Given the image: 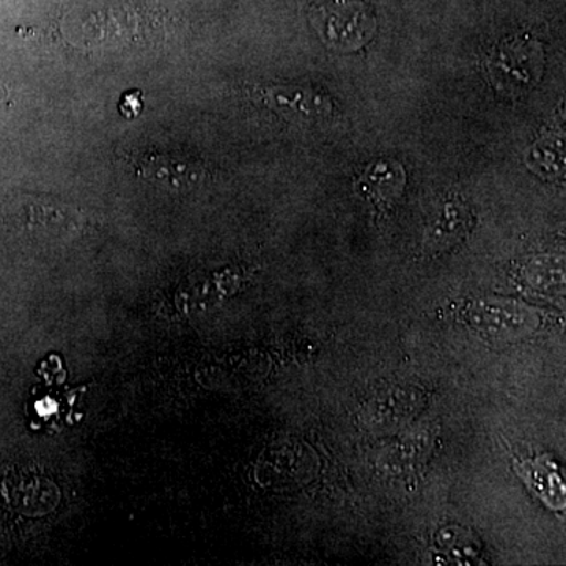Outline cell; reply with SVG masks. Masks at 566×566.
Instances as JSON below:
<instances>
[{"mask_svg": "<svg viewBox=\"0 0 566 566\" xmlns=\"http://www.w3.org/2000/svg\"><path fill=\"white\" fill-rule=\"evenodd\" d=\"M311 21L319 39L337 51L360 50L376 31L374 13L357 0H316Z\"/></svg>", "mask_w": 566, "mask_h": 566, "instance_id": "obj_1", "label": "cell"}, {"mask_svg": "<svg viewBox=\"0 0 566 566\" xmlns=\"http://www.w3.org/2000/svg\"><path fill=\"white\" fill-rule=\"evenodd\" d=\"M142 109H144V99H142V93L139 91H132L122 96L118 111H120L123 117L136 118Z\"/></svg>", "mask_w": 566, "mask_h": 566, "instance_id": "obj_9", "label": "cell"}, {"mask_svg": "<svg viewBox=\"0 0 566 566\" xmlns=\"http://www.w3.org/2000/svg\"><path fill=\"white\" fill-rule=\"evenodd\" d=\"M406 185V174L400 163L379 159L357 177L356 191L364 200L378 208L389 207L400 197Z\"/></svg>", "mask_w": 566, "mask_h": 566, "instance_id": "obj_8", "label": "cell"}, {"mask_svg": "<svg viewBox=\"0 0 566 566\" xmlns=\"http://www.w3.org/2000/svg\"><path fill=\"white\" fill-rule=\"evenodd\" d=\"M134 166L144 180L172 189L193 188L207 177L202 164L163 153H147Z\"/></svg>", "mask_w": 566, "mask_h": 566, "instance_id": "obj_7", "label": "cell"}, {"mask_svg": "<svg viewBox=\"0 0 566 566\" xmlns=\"http://www.w3.org/2000/svg\"><path fill=\"white\" fill-rule=\"evenodd\" d=\"M545 66V52L538 40L516 35L502 41L488 59V71L495 88L509 95H523L535 87Z\"/></svg>", "mask_w": 566, "mask_h": 566, "instance_id": "obj_2", "label": "cell"}, {"mask_svg": "<svg viewBox=\"0 0 566 566\" xmlns=\"http://www.w3.org/2000/svg\"><path fill=\"white\" fill-rule=\"evenodd\" d=\"M472 223H474V214L463 200H446L428 223L423 237L424 251L431 255L450 251L469 233Z\"/></svg>", "mask_w": 566, "mask_h": 566, "instance_id": "obj_5", "label": "cell"}, {"mask_svg": "<svg viewBox=\"0 0 566 566\" xmlns=\"http://www.w3.org/2000/svg\"><path fill=\"white\" fill-rule=\"evenodd\" d=\"M423 394L416 387H398L371 401L363 412L368 430H394L403 427L422 409Z\"/></svg>", "mask_w": 566, "mask_h": 566, "instance_id": "obj_6", "label": "cell"}, {"mask_svg": "<svg viewBox=\"0 0 566 566\" xmlns=\"http://www.w3.org/2000/svg\"><path fill=\"white\" fill-rule=\"evenodd\" d=\"M264 107L294 122H323L333 117L334 103L323 91L304 85H268L253 92Z\"/></svg>", "mask_w": 566, "mask_h": 566, "instance_id": "obj_3", "label": "cell"}, {"mask_svg": "<svg viewBox=\"0 0 566 566\" xmlns=\"http://www.w3.org/2000/svg\"><path fill=\"white\" fill-rule=\"evenodd\" d=\"M469 319L475 329L493 337H517L535 329L538 318L524 305L482 301L469 312Z\"/></svg>", "mask_w": 566, "mask_h": 566, "instance_id": "obj_4", "label": "cell"}]
</instances>
